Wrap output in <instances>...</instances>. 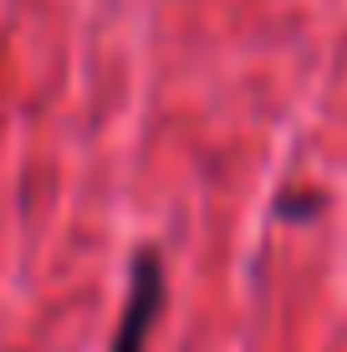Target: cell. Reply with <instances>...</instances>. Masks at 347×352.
I'll return each mask as SVG.
<instances>
[{"mask_svg":"<svg viewBox=\"0 0 347 352\" xmlns=\"http://www.w3.org/2000/svg\"><path fill=\"white\" fill-rule=\"evenodd\" d=\"M159 311H164V256L143 245L133 250V265H128V301H123V317H117L107 352H148Z\"/></svg>","mask_w":347,"mask_h":352,"instance_id":"6da1fadb","label":"cell"}]
</instances>
